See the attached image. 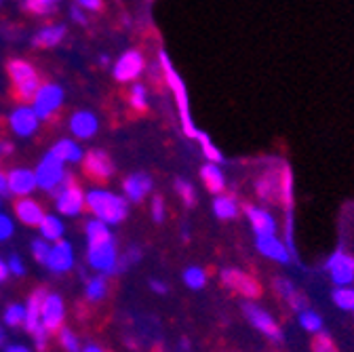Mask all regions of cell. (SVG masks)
Instances as JSON below:
<instances>
[{
  "label": "cell",
  "instance_id": "1",
  "mask_svg": "<svg viewBox=\"0 0 354 352\" xmlns=\"http://www.w3.org/2000/svg\"><path fill=\"white\" fill-rule=\"evenodd\" d=\"M86 261L93 270L100 275H116L118 263V247L116 239L110 232V226H106L100 219H88L86 226Z\"/></svg>",
  "mask_w": 354,
  "mask_h": 352
},
{
  "label": "cell",
  "instance_id": "2",
  "mask_svg": "<svg viewBox=\"0 0 354 352\" xmlns=\"http://www.w3.org/2000/svg\"><path fill=\"white\" fill-rule=\"evenodd\" d=\"M84 201L88 211L95 215V219H100L106 226H116L124 222L129 215V201L110 190L93 188L84 194Z\"/></svg>",
  "mask_w": 354,
  "mask_h": 352
},
{
  "label": "cell",
  "instance_id": "3",
  "mask_svg": "<svg viewBox=\"0 0 354 352\" xmlns=\"http://www.w3.org/2000/svg\"><path fill=\"white\" fill-rule=\"evenodd\" d=\"M158 62H160V68H162V74H165V80L169 84L171 93L175 95V102H177V108H180V118H182V127H184V133L192 140L198 138V131L194 120H192V114H190V102H188V89H186V80L177 74V70L173 68V62L169 57L167 51H160L158 53Z\"/></svg>",
  "mask_w": 354,
  "mask_h": 352
},
{
  "label": "cell",
  "instance_id": "4",
  "mask_svg": "<svg viewBox=\"0 0 354 352\" xmlns=\"http://www.w3.org/2000/svg\"><path fill=\"white\" fill-rule=\"evenodd\" d=\"M9 76L15 84V93L21 102H34L40 82H38V74L32 68V64H28L26 59H11L9 62Z\"/></svg>",
  "mask_w": 354,
  "mask_h": 352
},
{
  "label": "cell",
  "instance_id": "5",
  "mask_svg": "<svg viewBox=\"0 0 354 352\" xmlns=\"http://www.w3.org/2000/svg\"><path fill=\"white\" fill-rule=\"evenodd\" d=\"M243 315L247 317L249 325L255 327L263 337H268L270 342H277V344L283 342V329H281V325L257 302H243Z\"/></svg>",
  "mask_w": 354,
  "mask_h": 352
},
{
  "label": "cell",
  "instance_id": "6",
  "mask_svg": "<svg viewBox=\"0 0 354 352\" xmlns=\"http://www.w3.org/2000/svg\"><path fill=\"white\" fill-rule=\"evenodd\" d=\"M34 175H36V186L40 190L55 192L66 180V169H64V163L53 152H47L38 163Z\"/></svg>",
  "mask_w": 354,
  "mask_h": 352
},
{
  "label": "cell",
  "instance_id": "7",
  "mask_svg": "<svg viewBox=\"0 0 354 352\" xmlns=\"http://www.w3.org/2000/svg\"><path fill=\"white\" fill-rule=\"evenodd\" d=\"M325 272L329 275L333 287H352L354 285V255L344 249H335L325 261Z\"/></svg>",
  "mask_w": 354,
  "mask_h": 352
},
{
  "label": "cell",
  "instance_id": "8",
  "mask_svg": "<svg viewBox=\"0 0 354 352\" xmlns=\"http://www.w3.org/2000/svg\"><path fill=\"white\" fill-rule=\"evenodd\" d=\"M219 279H221V285L230 289L232 293L245 297V302H255L261 295L259 283L241 268H224L219 272Z\"/></svg>",
  "mask_w": 354,
  "mask_h": 352
},
{
  "label": "cell",
  "instance_id": "9",
  "mask_svg": "<svg viewBox=\"0 0 354 352\" xmlns=\"http://www.w3.org/2000/svg\"><path fill=\"white\" fill-rule=\"evenodd\" d=\"M55 194V207L62 215H68V217H74V215H80L82 209L86 207V201H84V192L72 184V175L66 173V180L64 184L53 192Z\"/></svg>",
  "mask_w": 354,
  "mask_h": 352
},
{
  "label": "cell",
  "instance_id": "10",
  "mask_svg": "<svg viewBox=\"0 0 354 352\" xmlns=\"http://www.w3.org/2000/svg\"><path fill=\"white\" fill-rule=\"evenodd\" d=\"M64 104V89L55 82H44L32 102V110L38 116V120L51 118Z\"/></svg>",
  "mask_w": 354,
  "mask_h": 352
},
{
  "label": "cell",
  "instance_id": "11",
  "mask_svg": "<svg viewBox=\"0 0 354 352\" xmlns=\"http://www.w3.org/2000/svg\"><path fill=\"white\" fill-rule=\"evenodd\" d=\"M243 213L247 217L251 230L255 232V237H277L279 222H277V217L268 209L247 203V205H243Z\"/></svg>",
  "mask_w": 354,
  "mask_h": 352
},
{
  "label": "cell",
  "instance_id": "12",
  "mask_svg": "<svg viewBox=\"0 0 354 352\" xmlns=\"http://www.w3.org/2000/svg\"><path fill=\"white\" fill-rule=\"evenodd\" d=\"M144 68H146L144 55L138 49H129L116 59L112 74L118 82H131V80H138L142 76Z\"/></svg>",
  "mask_w": 354,
  "mask_h": 352
},
{
  "label": "cell",
  "instance_id": "13",
  "mask_svg": "<svg viewBox=\"0 0 354 352\" xmlns=\"http://www.w3.org/2000/svg\"><path fill=\"white\" fill-rule=\"evenodd\" d=\"M255 249L266 259L283 263V266H289L291 261H295L289 247L285 245V241L279 234L277 237H255Z\"/></svg>",
  "mask_w": 354,
  "mask_h": 352
},
{
  "label": "cell",
  "instance_id": "14",
  "mask_svg": "<svg viewBox=\"0 0 354 352\" xmlns=\"http://www.w3.org/2000/svg\"><path fill=\"white\" fill-rule=\"evenodd\" d=\"M64 319H66V308H64L62 295L47 293V297H44V302H42V308H40V323H42V327L47 329L49 333H53V331H57L62 327Z\"/></svg>",
  "mask_w": 354,
  "mask_h": 352
},
{
  "label": "cell",
  "instance_id": "15",
  "mask_svg": "<svg viewBox=\"0 0 354 352\" xmlns=\"http://www.w3.org/2000/svg\"><path fill=\"white\" fill-rule=\"evenodd\" d=\"M272 289H274V293H277L281 299H285V302L291 306V311H295L297 315L304 313V311H308V297H306V293H301V291L295 287V283H293L291 279H287V277H277L274 283H272Z\"/></svg>",
  "mask_w": 354,
  "mask_h": 352
},
{
  "label": "cell",
  "instance_id": "16",
  "mask_svg": "<svg viewBox=\"0 0 354 352\" xmlns=\"http://www.w3.org/2000/svg\"><path fill=\"white\" fill-rule=\"evenodd\" d=\"M154 188V182L148 173H131L124 178L122 182V192H124V198L131 201V203H140L144 201Z\"/></svg>",
  "mask_w": 354,
  "mask_h": 352
},
{
  "label": "cell",
  "instance_id": "17",
  "mask_svg": "<svg viewBox=\"0 0 354 352\" xmlns=\"http://www.w3.org/2000/svg\"><path fill=\"white\" fill-rule=\"evenodd\" d=\"M9 127L17 138H30L36 133L38 129V116L34 114L32 108L28 106H19L11 112L9 116Z\"/></svg>",
  "mask_w": 354,
  "mask_h": 352
},
{
  "label": "cell",
  "instance_id": "18",
  "mask_svg": "<svg viewBox=\"0 0 354 352\" xmlns=\"http://www.w3.org/2000/svg\"><path fill=\"white\" fill-rule=\"evenodd\" d=\"M84 171L95 180H110L114 175V163L106 152L91 150L84 154Z\"/></svg>",
  "mask_w": 354,
  "mask_h": 352
},
{
  "label": "cell",
  "instance_id": "19",
  "mask_svg": "<svg viewBox=\"0 0 354 352\" xmlns=\"http://www.w3.org/2000/svg\"><path fill=\"white\" fill-rule=\"evenodd\" d=\"M100 129V120L91 110H78L70 116V131L78 140H91Z\"/></svg>",
  "mask_w": 354,
  "mask_h": 352
},
{
  "label": "cell",
  "instance_id": "20",
  "mask_svg": "<svg viewBox=\"0 0 354 352\" xmlns=\"http://www.w3.org/2000/svg\"><path fill=\"white\" fill-rule=\"evenodd\" d=\"M74 266V249L68 241H59L55 245H51V253H49V261L47 268L51 272H68Z\"/></svg>",
  "mask_w": 354,
  "mask_h": 352
},
{
  "label": "cell",
  "instance_id": "21",
  "mask_svg": "<svg viewBox=\"0 0 354 352\" xmlns=\"http://www.w3.org/2000/svg\"><path fill=\"white\" fill-rule=\"evenodd\" d=\"M255 194L263 203H277L281 198V173L268 171L255 182Z\"/></svg>",
  "mask_w": 354,
  "mask_h": 352
},
{
  "label": "cell",
  "instance_id": "22",
  "mask_svg": "<svg viewBox=\"0 0 354 352\" xmlns=\"http://www.w3.org/2000/svg\"><path fill=\"white\" fill-rule=\"evenodd\" d=\"M9 178V192L15 196H28L34 192L36 186V175L30 169H13L11 173H7Z\"/></svg>",
  "mask_w": 354,
  "mask_h": 352
},
{
  "label": "cell",
  "instance_id": "23",
  "mask_svg": "<svg viewBox=\"0 0 354 352\" xmlns=\"http://www.w3.org/2000/svg\"><path fill=\"white\" fill-rule=\"evenodd\" d=\"M15 215H17L19 222L26 224V226H40L44 215H47V213L42 211V207L36 201H32V198H19L15 203Z\"/></svg>",
  "mask_w": 354,
  "mask_h": 352
},
{
  "label": "cell",
  "instance_id": "24",
  "mask_svg": "<svg viewBox=\"0 0 354 352\" xmlns=\"http://www.w3.org/2000/svg\"><path fill=\"white\" fill-rule=\"evenodd\" d=\"M201 180L205 182L207 190L211 194H224L226 190V173L219 165H213V163H207L201 167Z\"/></svg>",
  "mask_w": 354,
  "mask_h": 352
},
{
  "label": "cell",
  "instance_id": "25",
  "mask_svg": "<svg viewBox=\"0 0 354 352\" xmlns=\"http://www.w3.org/2000/svg\"><path fill=\"white\" fill-rule=\"evenodd\" d=\"M241 213V205L232 194H217L213 198V215L221 222H230V219H236Z\"/></svg>",
  "mask_w": 354,
  "mask_h": 352
},
{
  "label": "cell",
  "instance_id": "26",
  "mask_svg": "<svg viewBox=\"0 0 354 352\" xmlns=\"http://www.w3.org/2000/svg\"><path fill=\"white\" fill-rule=\"evenodd\" d=\"M44 297H47V291H44V289H36L30 295V299H28V306H26V323H24V327H26L28 333H34L42 325L40 323V308H42Z\"/></svg>",
  "mask_w": 354,
  "mask_h": 352
},
{
  "label": "cell",
  "instance_id": "27",
  "mask_svg": "<svg viewBox=\"0 0 354 352\" xmlns=\"http://www.w3.org/2000/svg\"><path fill=\"white\" fill-rule=\"evenodd\" d=\"M66 36V26L64 24H53V26H44L38 30V34L32 38V45L34 47H44V49H51L57 47L59 42Z\"/></svg>",
  "mask_w": 354,
  "mask_h": 352
},
{
  "label": "cell",
  "instance_id": "28",
  "mask_svg": "<svg viewBox=\"0 0 354 352\" xmlns=\"http://www.w3.org/2000/svg\"><path fill=\"white\" fill-rule=\"evenodd\" d=\"M38 230H40V239H44L51 245L64 241V232H66L64 222L57 215H44V219H42V224L38 226Z\"/></svg>",
  "mask_w": 354,
  "mask_h": 352
},
{
  "label": "cell",
  "instance_id": "29",
  "mask_svg": "<svg viewBox=\"0 0 354 352\" xmlns=\"http://www.w3.org/2000/svg\"><path fill=\"white\" fill-rule=\"evenodd\" d=\"M51 152L66 165V163H80L84 160V154H82V148L74 142V140H59Z\"/></svg>",
  "mask_w": 354,
  "mask_h": 352
},
{
  "label": "cell",
  "instance_id": "30",
  "mask_svg": "<svg viewBox=\"0 0 354 352\" xmlns=\"http://www.w3.org/2000/svg\"><path fill=\"white\" fill-rule=\"evenodd\" d=\"M297 321H299V327L304 329V331H308V333H313V335H319V333H323L325 331V321H323V317L319 315V313H315V311H304V313H299L297 315Z\"/></svg>",
  "mask_w": 354,
  "mask_h": 352
},
{
  "label": "cell",
  "instance_id": "31",
  "mask_svg": "<svg viewBox=\"0 0 354 352\" xmlns=\"http://www.w3.org/2000/svg\"><path fill=\"white\" fill-rule=\"evenodd\" d=\"M182 281H184V285H186L188 289L201 291V289L207 287L209 277H207V270H205V268H201V266H188V268L184 270V275H182Z\"/></svg>",
  "mask_w": 354,
  "mask_h": 352
},
{
  "label": "cell",
  "instance_id": "32",
  "mask_svg": "<svg viewBox=\"0 0 354 352\" xmlns=\"http://www.w3.org/2000/svg\"><path fill=\"white\" fill-rule=\"evenodd\" d=\"M198 144H201V150H203V154H205V158H207V163H213V165H224V154H221V150L211 142V138L205 133V131H198Z\"/></svg>",
  "mask_w": 354,
  "mask_h": 352
},
{
  "label": "cell",
  "instance_id": "33",
  "mask_svg": "<svg viewBox=\"0 0 354 352\" xmlns=\"http://www.w3.org/2000/svg\"><path fill=\"white\" fill-rule=\"evenodd\" d=\"M331 299L339 311L354 315V285L352 287H335L331 291Z\"/></svg>",
  "mask_w": 354,
  "mask_h": 352
},
{
  "label": "cell",
  "instance_id": "34",
  "mask_svg": "<svg viewBox=\"0 0 354 352\" xmlns=\"http://www.w3.org/2000/svg\"><path fill=\"white\" fill-rule=\"evenodd\" d=\"M108 293V281L104 275H97L93 279H88L86 283V289H84V295L86 299H91V302H102Z\"/></svg>",
  "mask_w": 354,
  "mask_h": 352
},
{
  "label": "cell",
  "instance_id": "35",
  "mask_svg": "<svg viewBox=\"0 0 354 352\" xmlns=\"http://www.w3.org/2000/svg\"><path fill=\"white\" fill-rule=\"evenodd\" d=\"M129 104H131L133 110H138V112H146L148 110V89L142 82H136V84L131 86Z\"/></svg>",
  "mask_w": 354,
  "mask_h": 352
},
{
  "label": "cell",
  "instance_id": "36",
  "mask_svg": "<svg viewBox=\"0 0 354 352\" xmlns=\"http://www.w3.org/2000/svg\"><path fill=\"white\" fill-rule=\"evenodd\" d=\"M21 7L34 15H55L59 3H55V0H28V3H21Z\"/></svg>",
  "mask_w": 354,
  "mask_h": 352
},
{
  "label": "cell",
  "instance_id": "37",
  "mask_svg": "<svg viewBox=\"0 0 354 352\" xmlns=\"http://www.w3.org/2000/svg\"><path fill=\"white\" fill-rule=\"evenodd\" d=\"M175 192L180 194V198L184 201L186 207H194L196 201H198L194 184L188 182V180H184V178H177V180H175Z\"/></svg>",
  "mask_w": 354,
  "mask_h": 352
},
{
  "label": "cell",
  "instance_id": "38",
  "mask_svg": "<svg viewBox=\"0 0 354 352\" xmlns=\"http://www.w3.org/2000/svg\"><path fill=\"white\" fill-rule=\"evenodd\" d=\"M3 319H5V325H9V327L24 325L26 323V306H21V304H9L5 315H3Z\"/></svg>",
  "mask_w": 354,
  "mask_h": 352
},
{
  "label": "cell",
  "instance_id": "39",
  "mask_svg": "<svg viewBox=\"0 0 354 352\" xmlns=\"http://www.w3.org/2000/svg\"><path fill=\"white\" fill-rule=\"evenodd\" d=\"M32 253H34V259L44 263L47 266L49 261V253H51V243H47L44 239H34L32 241Z\"/></svg>",
  "mask_w": 354,
  "mask_h": 352
},
{
  "label": "cell",
  "instance_id": "40",
  "mask_svg": "<svg viewBox=\"0 0 354 352\" xmlns=\"http://www.w3.org/2000/svg\"><path fill=\"white\" fill-rule=\"evenodd\" d=\"M313 352H337V346L331 340V335L327 331H323V333L315 335V340H313Z\"/></svg>",
  "mask_w": 354,
  "mask_h": 352
},
{
  "label": "cell",
  "instance_id": "41",
  "mask_svg": "<svg viewBox=\"0 0 354 352\" xmlns=\"http://www.w3.org/2000/svg\"><path fill=\"white\" fill-rule=\"evenodd\" d=\"M140 259H142V249L140 247H131L122 257H118L116 272H124L129 266H133V261H140Z\"/></svg>",
  "mask_w": 354,
  "mask_h": 352
},
{
  "label": "cell",
  "instance_id": "42",
  "mask_svg": "<svg viewBox=\"0 0 354 352\" xmlns=\"http://www.w3.org/2000/svg\"><path fill=\"white\" fill-rule=\"evenodd\" d=\"M59 342H62V346H64L68 352H80V342H78V337L74 335V331L62 329V331H59Z\"/></svg>",
  "mask_w": 354,
  "mask_h": 352
},
{
  "label": "cell",
  "instance_id": "43",
  "mask_svg": "<svg viewBox=\"0 0 354 352\" xmlns=\"http://www.w3.org/2000/svg\"><path fill=\"white\" fill-rule=\"evenodd\" d=\"M150 213H152V219H154L156 224L165 222V215H167V205H165V198H162V196H154V198H152Z\"/></svg>",
  "mask_w": 354,
  "mask_h": 352
},
{
  "label": "cell",
  "instance_id": "44",
  "mask_svg": "<svg viewBox=\"0 0 354 352\" xmlns=\"http://www.w3.org/2000/svg\"><path fill=\"white\" fill-rule=\"evenodd\" d=\"M15 232V224H13V219L0 211V241H9Z\"/></svg>",
  "mask_w": 354,
  "mask_h": 352
},
{
  "label": "cell",
  "instance_id": "45",
  "mask_svg": "<svg viewBox=\"0 0 354 352\" xmlns=\"http://www.w3.org/2000/svg\"><path fill=\"white\" fill-rule=\"evenodd\" d=\"M34 335V344H36V350H44V348H47V340H49V331L47 329H44L42 325L32 333Z\"/></svg>",
  "mask_w": 354,
  "mask_h": 352
},
{
  "label": "cell",
  "instance_id": "46",
  "mask_svg": "<svg viewBox=\"0 0 354 352\" xmlns=\"http://www.w3.org/2000/svg\"><path fill=\"white\" fill-rule=\"evenodd\" d=\"M7 263H9V272H13L15 277H24L26 275V266H24V261L17 255H13Z\"/></svg>",
  "mask_w": 354,
  "mask_h": 352
},
{
  "label": "cell",
  "instance_id": "47",
  "mask_svg": "<svg viewBox=\"0 0 354 352\" xmlns=\"http://www.w3.org/2000/svg\"><path fill=\"white\" fill-rule=\"evenodd\" d=\"M150 289H152L154 293H158V295L169 293V285L162 283V281H158V279H152V281H150Z\"/></svg>",
  "mask_w": 354,
  "mask_h": 352
},
{
  "label": "cell",
  "instance_id": "48",
  "mask_svg": "<svg viewBox=\"0 0 354 352\" xmlns=\"http://www.w3.org/2000/svg\"><path fill=\"white\" fill-rule=\"evenodd\" d=\"M70 17H72L76 24H80V26H84V24H86V15H84V13L80 11V7H76V5L72 7V11H70Z\"/></svg>",
  "mask_w": 354,
  "mask_h": 352
},
{
  "label": "cell",
  "instance_id": "49",
  "mask_svg": "<svg viewBox=\"0 0 354 352\" xmlns=\"http://www.w3.org/2000/svg\"><path fill=\"white\" fill-rule=\"evenodd\" d=\"M80 7L82 9H88V11H100L102 9V3H100V0H82Z\"/></svg>",
  "mask_w": 354,
  "mask_h": 352
},
{
  "label": "cell",
  "instance_id": "50",
  "mask_svg": "<svg viewBox=\"0 0 354 352\" xmlns=\"http://www.w3.org/2000/svg\"><path fill=\"white\" fill-rule=\"evenodd\" d=\"M9 194V178H7V173L0 171V196H5Z\"/></svg>",
  "mask_w": 354,
  "mask_h": 352
},
{
  "label": "cell",
  "instance_id": "51",
  "mask_svg": "<svg viewBox=\"0 0 354 352\" xmlns=\"http://www.w3.org/2000/svg\"><path fill=\"white\" fill-rule=\"evenodd\" d=\"M9 277V263L5 259H0V283H5Z\"/></svg>",
  "mask_w": 354,
  "mask_h": 352
},
{
  "label": "cell",
  "instance_id": "52",
  "mask_svg": "<svg viewBox=\"0 0 354 352\" xmlns=\"http://www.w3.org/2000/svg\"><path fill=\"white\" fill-rule=\"evenodd\" d=\"M5 352H32V350L26 348V346H21V344H13V346H7Z\"/></svg>",
  "mask_w": 354,
  "mask_h": 352
},
{
  "label": "cell",
  "instance_id": "53",
  "mask_svg": "<svg viewBox=\"0 0 354 352\" xmlns=\"http://www.w3.org/2000/svg\"><path fill=\"white\" fill-rule=\"evenodd\" d=\"M80 352H106V350H104L102 346H95V344H88V346H84V348H82Z\"/></svg>",
  "mask_w": 354,
  "mask_h": 352
},
{
  "label": "cell",
  "instance_id": "54",
  "mask_svg": "<svg viewBox=\"0 0 354 352\" xmlns=\"http://www.w3.org/2000/svg\"><path fill=\"white\" fill-rule=\"evenodd\" d=\"M11 150H13L11 144H7V142H5V144H0V154H9Z\"/></svg>",
  "mask_w": 354,
  "mask_h": 352
},
{
  "label": "cell",
  "instance_id": "55",
  "mask_svg": "<svg viewBox=\"0 0 354 352\" xmlns=\"http://www.w3.org/2000/svg\"><path fill=\"white\" fill-rule=\"evenodd\" d=\"M100 64H102V66H108V64H110V57H108V55H100Z\"/></svg>",
  "mask_w": 354,
  "mask_h": 352
},
{
  "label": "cell",
  "instance_id": "56",
  "mask_svg": "<svg viewBox=\"0 0 354 352\" xmlns=\"http://www.w3.org/2000/svg\"><path fill=\"white\" fill-rule=\"evenodd\" d=\"M3 342H5V331L0 329V344H3Z\"/></svg>",
  "mask_w": 354,
  "mask_h": 352
}]
</instances>
